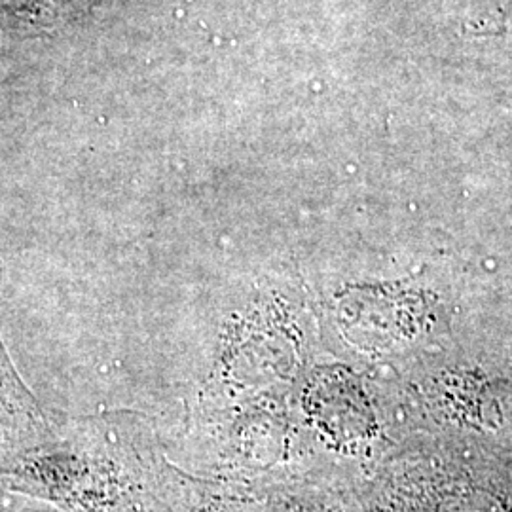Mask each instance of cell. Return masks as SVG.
I'll return each mask as SVG.
<instances>
[{
  "instance_id": "6da1fadb",
  "label": "cell",
  "mask_w": 512,
  "mask_h": 512,
  "mask_svg": "<svg viewBox=\"0 0 512 512\" xmlns=\"http://www.w3.org/2000/svg\"><path fill=\"white\" fill-rule=\"evenodd\" d=\"M54 425L19 380L0 340V448L38 446L50 437Z\"/></svg>"
},
{
  "instance_id": "7a4b0ae2",
  "label": "cell",
  "mask_w": 512,
  "mask_h": 512,
  "mask_svg": "<svg viewBox=\"0 0 512 512\" xmlns=\"http://www.w3.org/2000/svg\"><path fill=\"white\" fill-rule=\"evenodd\" d=\"M512 25V0H471L467 27L480 35H495Z\"/></svg>"
}]
</instances>
